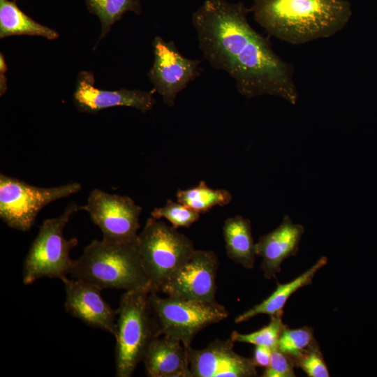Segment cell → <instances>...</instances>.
Instances as JSON below:
<instances>
[{
    "instance_id": "cell-1",
    "label": "cell",
    "mask_w": 377,
    "mask_h": 377,
    "mask_svg": "<svg viewBox=\"0 0 377 377\" xmlns=\"http://www.w3.org/2000/svg\"><path fill=\"white\" fill-rule=\"evenodd\" d=\"M249 12L242 2L206 0L192 15L199 48L214 68L235 80L242 96H276L295 105L298 92L293 66L250 25Z\"/></svg>"
},
{
    "instance_id": "cell-2",
    "label": "cell",
    "mask_w": 377,
    "mask_h": 377,
    "mask_svg": "<svg viewBox=\"0 0 377 377\" xmlns=\"http://www.w3.org/2000/svg\"><path fill=\"white\" fill-rule=\"evenodd\" d=\"M251 9L270 36L295 45L335 35L352 16L346 0H255Z\"/></svg>"
},
{
    "instance_id": "cell-3",
    "label": "cell",
    "mask_w": 377,
    "mask_h": 377,
    "mask_svg": "<svg viewBox=\"0 0 377 377\" xmlns=\"http://www.w3.org/2000/svg\"><path fill=\"white\" fill-rule=\"evenodd\" d=\"M69 274L73 279L101 289L131 290L148 287L140 252L135 243L94 240L80 257L73 260Z\"/></svg>"
},
{
    "instance_id": "cell-4",
    "label": "cell",
    "mask_w": 377,
    "mask_h": 377,
    "mask_svg": "<svg viewBox=\"0 0 377 377\" xmlns=\"http://www.w3.org/2000/svg\"><path fill=\"white\" fill-rule=\"evenodd\" d=\"M149 293L148 287H142L127 290L120 297L114 335L117 377L131 376L151 342L161 336L149 308Z\"/></svg>"
},
{
    "instance_id": "cell-5",
    "label": "cell",
    "mask_w": 377,
    "mask_h": 377,
    "mask_svg": "<svg viewBox=\"0 0 377 377\" xmlns=\"http://www.w3.org/2000/svg\"><path fill=\"white\" fill-rule=\"evenodd\" d=\"M137 245L150 292H161L195 250L193 242L160 219L148 218Z\"/></svg>"
},
{
    "instance_id": "cell-6",
    "label": "cell",
    "mask_w": 377,
    "mask_h": 377,
    "mask_svg": "<svg viewBox=\"0 0 377 377\" xmlns=\"http://www.w3.org/2000/svg\"><path fill=\"white\" fill-rule=\"evenodd\" d=\"M80 210H83V205L71 202L60 216L43 221L24 260V285L43 277L61 280L69 274L73 262L70 252L78 244V240L75 237L67 239L64 230L70 218Z\"/></svg>"
},
{
    "instance_id": "cell-7",
    "label": "cell",
    "mask_w": 377,
    "mask_h": 377,
    "mask_svg": "<svg viewBox=\"0 0 377 377\" xmlns=\"http://www.w3.org/2000/svg\"><path fill=\"white\" fill-rule=\"evenodd\" d=\"M149 304L159 334L178 339L186 348L204 328L228 316L226 308L216 301L161 297L156 292H150Z\"/></svg>"
},
{
    "instance_id": "cell-8",
    "label": "cell",
    "mask_w": 377,
    "mask_h": 377,
    "mask_svg": "<svg viewBox=\"0 0 377 377\" xmlns=\"http://www.w3.org/2000/svg\"><path fill=\"white\" fill-rule=\"evenodd\" d=\"M78 182L55 187H38L0 174V218L10 228L29 230L39 212L48 204L81 190Z\"/></svg>"
},
{
    "instance_id": "cell-9",
    "label": "cell",
    "mask_w": 377,
    "mask_h": 377,
    "mask_svg": "<svg viewBox=\"0 0 377 377\" xmlns=\"http://www.w3.org/2000/svg\"><path fill=\"white\" fill-rule=\"evenodd\" d=\"M83 210L101 229L103 240L121 244L137 242L142 208L130 197L94 188Z\"/></svg>"
},
{
    "instance_id": "cell-10",
    "label": "cell",
    "mask_w": 377,
    "mask_h": 377,
    "mask_svg": "<svg viewBox=\"0 0 377 377\" xmlns=\"http://www.w3.org/2000/svg\"><path fill=\"white\" fill-rule=\"evenodd\" d=\"M154 63L147 77L163 102L173 107L177 94L200 76L201 61L185 57L173 41L166 42L156 36L153 42Z\"/></svg>"
},
{
    "instance_id": "cell-11",
    "label": "cell",
    "mask_w": 377,
    "mask_h": 377,
    "mask_svg": "<svg viewBox=\"0 0 377 377\" xmlns=\"http://www.w3.org/2000/svg\"><path fill=\"white\" fill-rule=\"evenodd\" d=\"M219 264L214 251L195 250L161 292L169 297L216 302Z\"/></svg>"
},
{
    "instance_id": "cell-12",
    "label": "cell",
    "mask_w": 377,
    "mask_h": 377,
    "mask_svg": "<svg viewBox=\"0 0 377 377\" xmlns=\"http://www.w3.org/2000/svg\"><path fill=\"white\" fill-rule=\"evenodd\" d=\"M233 341L216 339L206 348H186L191 377H253L258 374L253 358L234 350Z\"/></svg>"
},
{
    "instance_id": "cell-13",
    "label": "cell",
    "mask_w": 377,
    "mask_h": 377,
    "mask_svg": "<svg viewBox=\"0 0 377 377\" xmlns=\"http://www.w3.org/2000/svg\"><path fill=\"white\" fill-rule=\"evenodd\" d=\"M94 83V75L91 72L84 71L78 73L73 101L79 111L95 114L109 108L126 106L146 113L156 103L153 96L156 92L154 89L150 91L126 89L109 91L96 88Z\"/></svg>"
},
{
    "instance_id": "cell-14",
    "label": "cell",
    "mask_w": 377,
    "mask_h": 377,
    "mask_svg": "<svg viewBox=\"0 0 377 377\" xmlns=\"http://www.w3.org/2000/svg\"><path fill=\"white\" fill-rule=\"evenodd\" d=\"M61 281L66 293V311L86 325L100 328L114 335L117 310H114L102 297L100 288L79 279Z\"/></svg>"
},
{
    "instance_id": "cell-15",
    "label": "cell",
    "mask_w": 377,
    "mask_h": 377,
    "mask_svg": "<svg viewBox=\"0 0 377 377\" xmlns=\"http://www.w3.org/2000/svg\"><path fill=\"white\" fill-rule=\"evenodd\" d=\"M304 231L302 225L295 223L285 215L278 227L259 237L256 253L263 259L260 267L266 279L276 278L282 263L297 254Z\"/></svg>"
},
{
    "instance_id": "cell-16",
    "label": "cell",
    "mask_w": 377,
    "mask_h": 377,
    "mask_svg": "<svg viewBox=\"0 0 377 377\" xmlns=\"http://www.w3.org/2000/svg\"><path fill=\"white\" fill-rule=\"evenodd\" d=\"M142 361L149 377H191L187 349L171 336L155 338Z\"/></svg>"
},
{
    "instance_id": "cell-17",
    "label": "cell",
    "mask_w": 377,
    "mask_h": 377,
    "mask_svg": "<svg viewBox=\"0 0 377 377\" xmlns=\"http://www.w3.org/2000/svg\"><path fill=\"white\" fill-rule=\"evenodd\" d=\"M327 263V257L322 256L309 269L291 281L286 283H277L276 288L269 297L237 316L235 323L239 324L260 314L271 316L283 311V309L290 296L299 289L310 285L316 272Z\"/></svg>"
},
{
    "instance_id": "cell-18",
    "label": "cell",
    "mask_w": 377,
    "mask_h": 377,
    "mask_svg": "<svg viewBox=\"0 0 377 377\" xmlns=\"http://www.w3.org/2000/svg\"><path fill=\"white\" fill-rule=\"evenodd\" d=\"M223 234L228 258L246 269H253L257 256L250 220L241 215L226 219Z\"/></svg>"
},
{
    "instance_id": "cell-19",
    "label": "cell",
    "mask_w": 377,
    "mask_h": 377,
    "mask_svg": "<svg viewBox=\"0 0 377 377\" xmlns=\"http://www.w3.org/2000/svg\"><path fill=\"white\" fill-rule=\"evenodd\" d=\"M39 36L48 40L59 38V34L50 27L40 24L27 15L15 1L0 0V38L11 36Z\"/></svg>"
},
{
    "instance_id": "cell-20",
    "label": "cell",
    "mask_w": 377,
    "mask_h": 377,
    "mask_svg": "<svg viewBox=\"0 0 377 377\" xmlns=\"http://www.w3.org/2000/svg\"><path fill=\"white\" fill-rule=\"evenodd\" d=\"M176 197L177 202L199 214L208 212L216 206L227 205L232 199V196L228 191L210 188L205 181H200L194 187L179 189Z\"/></svg>"
},
{
    "instance_id": "cell-21",
    "label": "cell",
    "mask_w": 377,
    "mask_h": 377,
    "mask_svg": "<svg viewBox=\"0 0 377 377\" xmlns=\"http://www.w3.org/2000/svg\"><path fill=\"white\" fill-rule=\"evenodd\" d=\"M85 2L88 10L98 16L101 23V32L97 44L126 12L140 14L142 11L139 0H85Z\"/></svg>"
},
{
    "instance_id": "cell-22",
    "label": "cell",
    "mask_w": 377,
    "mask_h": 377,
    "mask_svg": "<svg viewBox=\"0 0 377 377\" xmlns=\"http://www.w3.org/2000/svg\"><path fill=\"white\" fill-rule=\"evenodd\" d=\"M283 311L270 316L269 323L260 330L249 334L234 331L230 339L233 342L246 343L254 346H262L274 349L277 347L282 332L288 327L282 320Z\"/></svg>"
},
{
    "instance_id": "cell-23",
    "label": "cell",
    "mask_w": 377,
    "mask_h": 377,
    "mask_svg": "<svg viewBox=\"0 0 377 377\" xmlns=\"http://www.w3.org/2000/svg\"><path fill=\"white\" fill-rule=\"evenodd\" d=\"M200 214L188 207L168 199L164 206L154 208L151 216L168 220L175 228H188L200 219Z\"/></svg>"
},
{
    "instance_id": "cell-24",
    "label": "cell",
    "mask_w": 377,
    "mask_h": 377,
    "mask_svg": "<svg viewBox=\"0 0 377 377\" xmlns=\"http://www.w3.org/2000/svg\"><path fill=\"white\" fill-rule=\"evenodd\" d=\"M316 341L313 330L311 327L308 326L296 329L286 327L279 339L276 348L295 357Z\"/></svg>"
},
{
    "instance_id": "cell-25",
    "label": "cell",
    "mask_w": 377,
    "mask_h": 377,
    "mask_svg": "<svg viewBox=\"0 0 377 377\" xmlns=\"http://www.w3.org/2000/svg\"><path fill=\"white\" fill-rule=\"evenodd\" d=\"M296 367L309 377H328L330 372L317 341L293 357Z\"/></svg>"
},
{
    "instance_id": "cell-26",
    "label": "cell",
    "mask_w": 377,
    "mask_h": 377,
    "mask_svg": "<svg viewBox=\"0 0 377 377\" xmlns=\"http://www.w3.org/2000/svg\"><path fill=\"white\" fill-rule=\"evenodd\" d=\"M293 357L277 348L272 349L269 364L265 368L263 377H295Z\"/></svg>"
},
{
    "instance_id": "cell-27",
    "label": "cell",
    "mask_w": 377,
    "mask_h": 377,
    "mask_svg": "<svg viewBox=\"0 0 377 377\" xmlns=\"http://www.w3.org/2000/svg\"><path fill=\"white\" fill-rule=\"evenodd\" d=\"M272 349L262 346H256L253 360L256 367L266 368L270 362Z\"/></svg>"
},
{
    "instance_id": "cell-28",
    "label": "cell",
    "mask_w": 377,
    "mask_h": 377,
    "mask_svg": "<svg viewBox=\"0 0 377 377\" xmlns=\"http://www.w3.org/2000/svg\"><path fill=\"white\" fill-rule=\"evenodd\" d=\"M7 70L6 64L2 53L0 54V95L2 96L6 91L7 79L5 76V72Z\"/></svg>"
}]
</instances>
